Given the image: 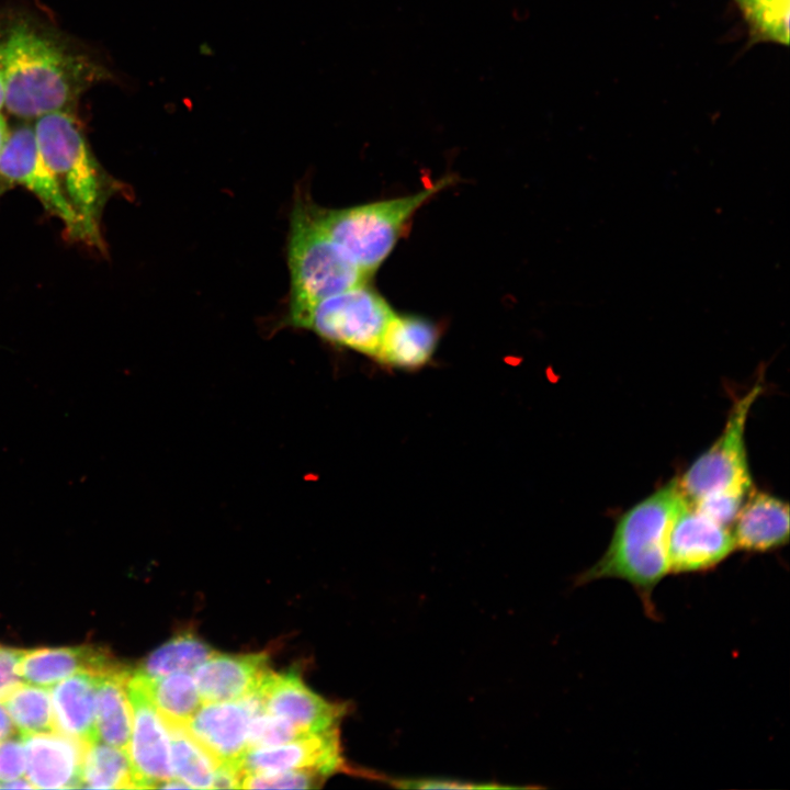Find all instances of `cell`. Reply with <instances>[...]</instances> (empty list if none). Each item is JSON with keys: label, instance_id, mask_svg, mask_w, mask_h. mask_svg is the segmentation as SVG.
Returning <instances> with one entry per match:
<instances>
[{"label": "cell", "instance_id": "cell-1", "mask_svg": "<svg viewBox=\"0 0 790 790\" xmlns=\"http://www.w3.org/2000/svg\"><path fill=\"white\" fill-rule=\"evenodd\" d=\"M93 69L54 35L24 18L0 25V72L5 108L22 119L67 111Z\"/></svg>", "mask_w": 790, "mask_h": 790}, {"label": "cell", "instance_id": "cell-2", "mask_svg": "<svg viewBox=\"0 0 790 790\" xmlns=\"http://www.w3.org/2000/svg\"><path fill=\"white\" fill-rule=\"evenodd\" d=\"M686 498L678 478L636 503L617 520L603 555L576 578L584 585L602 578L628 582L642 600L645 613L657 619L654 588L669 573L667 538L674 517Z\"/></svg>", "mask_w": 790, "mask_h": 790}, {"label": "cell", "instance_id": "cell-3", "mask_svg": "<svg viewBox=\"0 0 790 790\" xmlns=\"http://www.w3.org/2000/svg\"><path fill=\"white\" fill-rule=\"evenodd\" d=\"M317 206L307 193L298 192L290 214V292L283 324L294 328L318 302L365 283L369 276L326 234Z\"/></svg>", "mask_w": 790, "mask_h": 790}, {"label": "cell", "instance_id": "cell-4", "mask_svg": "<svg viewBox=\"0 0 790 790\" xmlns=\"http://www.w3.org/2000/svg\"><path fill=\"white\" fill-rule=\"evenodd\" d=\"M761 391L757 383L736 400L720 437L677 477L687 501L724 526L734 521L752 492L745 426Z\"/></svg>", "mask_w": 790, "mask_h": 790}, {"label": "cell", "instance_id": "cell-5", "mask_svg": "<svg viewBox=\"0 0 790 790\" xmlns=\"http://www.w3.org/2000/svg\"><path fill=\"white\" fill-rule=\"evenodd\" d=\"M34 134L44 162L81 219L86 242L103 249L101 214L117 184L99 166L67 111L37 117Z\"/></svg>", "mask_w": 790, "mask_h": 790}, {"label": "cell", "instance_id": "cell-6", "mask_svg": "<svg viewBox=\"0 0 790 790\" xmlns=\"http://www.w3.org/2000/svg\"><path fill=\"white\" fill-rule=\"evenodd\" d=\"M449 183L445 178L415 194L346 208L317 206L318 219L340 250L370 275L388 257L413 214Z\"/></svg>", "mask_w": 790, "mask_h": 790}, {"label": "cell", "instance_id": "cell-7", "mask_svg": "<svg viewBox=\"0 0 790 790\" xmlns=\"http://www.w3.org/2000/svg\"><path fill=\"white\" fill-rule=\"evenodd\" d=\"M394 315L387 302L362 283L318 302L295 328L373 358Z\"/></svg>", "mask_w": 790, "mask_h": 790}, {"label": "cell", "instance_id": "cell-8", "mask_svg": "<svg viewBox=\"0 0 790 790\" xmlns=\"http://www.w3.org/2000/svg\"><path fill=\"white\" fill-rule=\"evenodd\" d=\"M126 691L132 709L127 755L136 788H160L174 777L168 729L153 702L144 675L132 670Z\"/></svg>", "mask_w": 790, "mask_h": 790}, {"label": "cell", "instance_id": "cell-9", "mask_svg": "<svg viewBox=\"0 0 790 790\" xmlns=\"http://www.w3.org/2000/svg\"><path fill=\"white\" fill-rule=\"evenodd\" d=\"M0 176L27 188L46 211L63 222L70 238L86 242L81 219L44 162L34 128L23 125L9 133L0 153Z\"/></svg>", "mask_w": 790, "mask_h": 790}, {"label": "cell", "instance_id": "cell-10", "mask_svg": "<svg viewBox=\"0 0 790 790\" xmlns=\"http://www.w3.org/2000/svg\"><path fill=\"white\" fill-rule=\"evenodd\" d=\"M255 692L235 701L205 702L183 726L218 765L240 769L249 751L248 732L251 718L263 712Z\"/></svg>", "mask_w": 790, "mask_h": 790}, {"label": "cell", "instance_id": "cell-11", "mask_svg": "<svg viewBox=\"0 0 790 790\" xmlns=\"http://www.w3.org/2000/svg\"><path fill=\"white\" fill-rule=\"evenodd\" d=\"M735 542L726 526L710 518L687 499L674 517L667 538L669 572L701 573L723 562Z\"/></svg>", "mask_w": 790, "mask_h": 790}, {"label": "cell", "instance_id": "cell-12", "mask_svg": "<svg viewBox=\"0 0 790 790\" xmlns=\"http://www.w3.org/2000/svg\"><path fill=\"white\" fill-rule=\"evenodd\" d=\"M256 693L266 712L285 719L305 734L338 727L345 706L326 701L293 673L269 670Z\"/></svg>", "mask_w": 790, "mask_h": 790}, {"label": "cell", "instance_id": "cell-13", "mask_svg": "<svg viewBox=\"0 0 790 790\" xmlns=\"http://www.w3.org/2000/svg\"><path fill=\"white\" fill-rule=\"evenodd\" d=\"M21 736L25 751L26 777L33 788L82 787L87 743L57 731Z\"/></svg>", "mask_w": 790, "mask_h": 790}, {"label": "cell", "instance_id": "cell-14", "mask_svg": "<svg viewBox=\"0 0 790 790\" xmlns=\"http://www.w3.org/2000/svg\"><path fill=\"white\" fill-rule=\"evenodd\" d=\"M338 727L269 747L249 749L240 770L272 772L292 769L316 770L328 776L342 767Z\"/></svg>", "mask_w": 790, "mask_h": 790}, {"label": "cell", "instance_id": "cell-15", "mask_svg": "<svg viewBox=\"0 0 790 790\" xmlns=\"http://www.w3.org/2000/svg\"><path fill=\"white\" fill-rule=\"evenodd\" d=\"M269 670L263 653L233 655L215 651L193 677L203 703L235 701L255 693Z\"/></svg>", "mask_w": 790, "mask_h": 790}, {"label": "cell", "instance_id": "cell-16", "mask_svg": "<svg viewBox=\"0 0 790 790\" xmlns=\"http://www.w3.org/2000/svg\"><path fill=\"white\" fill-rule=\"evenodd\" d=\"M121 664L109 651L93 645L22 651L18 674L26 682L50 687L77 673L103 674Z\"/></svg>", "mask_w": 790, "mask_h": 790}, {"label": "cell", "instance_id": "cell-17", "mask_svg": "<svg viewBox=\"0 0 790 790\" xmlns=\"http://www.w3.org/2000/svg\"><path fill=\"white\" fill-rule=\"evenodd\" d=\"M734 521L735 548L746 552H768L789 541V505L770 493H749Z\"/></svg>", "mask_w": 790, "mask_h": 790}, {"label": "cell", "instance_id": "cell-18", "mask_svg": "<svg viewBox=\"0 0 790 790\" xmlns=\"http://www.w3.org/2000/svg\"><path fill=\"white\" fill-rule=\"evenodd\" d=\"M97 676L77 673L54 685L50 698L55 731L87 744L98 741Z\"/></svg>", "mask_w": 790, "mask_h": 790}, {"label": "cell", "instance_id": "cell-19", "mask_svg": "<svg viewBox=\"0 0 790 790\" xmlns=\"http://www.w3.org/2000/svg\"><path fill=\"white\" fill-rule=\"evenodd\" d=\"M438 339L439 331L430 321L395 314L373 358L396 369H418L430 360Z\"/></svg>", "mask_w": 790, "mask_h": 790}, {"label": "cell", "instance_id": "cell-20", "mask_svg": "<svg viewBox=\"0 0 790 790\" xmlns=\"http://www.w3.org/2000/svg\"><path fill=\"white\" fill-rule=\"evenodd\" d=\"M132 669L122 664L97 676L95 726L98 741L127 752L132 709L126 682Z\"/></svg>", "mask_w": 790, "mask_h": 790}, {"label": "cell", "instance_id": "cell-21", "mask_svg": "<svg viewBox=\"0 0 790 790\" xmlns=\"http://www.w3.org/2000/svg\"><path fill=\"white\" fill-rule=\"evenodd\" d=\"M146 679L153 702L167 726H184L203 704L192 673L176 672Z\"/></svg>", "mask_w": 790, "mask_h": 790}, {"label": "cell", "instance_id": "cell-22", "mask_svg": "<svg viewBox=\"0 0 790 790\" xmlns=\"http://www.w3.org/2000/svg\"><path fill=\"white\" fill-rule=\"evenodd\" d=\"M214 652L193 632H181L151 652L135 670L149 678L193 673Z\"/></svg>", "mask_w": 790, "mask_h": 790}, {"label": "cell", "instance_id": "cell-23", "mask_svg": "<svg viewBox=\"0 0 790 790\" xmlns=\"http://www.w3.org/2000/svg\"><path fill=\"white\" fill-rule=\"evenodd\" d=\"M82 787L95 789H135L127 752L101 741L86 747Z\"/></svg>", "mask_w": 790, "mask_h": 790}, {"label": "cell", "instance_id": "cell-24", "mask_svg": "<svg viewBox=\"0 0 790 790\" xmlns=\"http://www.w3.org/2000/svg\"><path fill=\"white\" fill-rule=\"evenodd\" d=\"M167 726V725H166ZM173 775L189 788H212L217 764L183 726H167Z\"/></svg>", "mask_w": 790, "mask_h": 790}, {"label": "cell", "instance_id": "cell-25", "mask_svg": "<svg viewBox=\"0 0 790 790\" xmlns=\"http://www.w3.org/2000/svg\"><path fill=\"white\" fill-rule=\"evenodd\" d=\"M0 702L21 735L55 731L52 698L44 687L20 682Z\"/></svg>", "mask_w": 790, "mask_h": 790}, {"label": "cell", "instance_id": "cell-26", "mask_svg": "<svg viewBox=\"0 0 790 790\" xmlns=\"http://www.w3.org/2000/svg\"><path fill=\"white\" fill-rule=\"evenodd\" d=\"M755 40L789 43V0H735Z\"/></svg>", "mask_w": 790, "mask_h": 790}, {"label": "cell", "instance_id": "cell-27", "mask_svg": "<svg viewBox=\"0 0 790 790\" xmlns=\"http://www.w3.org/2000/svg\"><path fill=\"white\" fill-rule=\"evenodd\" d=\"M326 776L311 769L242 774L240 788L246 789H312L320 787Z\"/></svg>", "mask_w": 790, "mask_h": 790}, {"label": "cell", "instance_id": "cell-28", "mask_svg": "<svg viewBox=\"0 0 790 790\" xmlns=\"http://www.w3.org/2000/svg\"><path fill=\"white\" fill-rule=\"evenodd\" d=\"M311 735L301 732L292 723L266 711L255 714L249 723V749L281 745Z\"/></svg>", "mask_w": 790, "mask_h": 790}, {"label": "cell", "instance_id": "cell-29", "mask_svg": "<svg viewBox=\"0 0 790 790\" xmlns=\"http://www.w3.org/2000/svg\"><path fill=\"white\" fill-rule=\"evenodd\" d=\"M25 765L22 740L9 737L0 742V788L7 781L23 777Z\"/></svg>", "mask_w": 790, "mask_h": 790}, {"label": "cell", "instance_id": "cell-30", "mask_svg": "<svg viewBox=\"0 0 790 790\" xmlns=\"http://www.w3.org/2000/svg\"><path fill=\"white\" fill-rule=\"evenodd\" d=\"M393 785L404 789H511L517 787L494 783H475L473 781L451 778H410L395 779Z\"/></svg>", "mask_w": 790, "mask_h": 790}, {"label": "cell", "instance_id": "cell-31", "mask_svg": "<svg viewBox=\"0 0 790 790\" xmlns=\"http://www.w3.org/2000/svg\"><path fill=\"white\" fill-rule=\"evenodd\" d=\"M22 651L0 645V700L18 684V664Z\"/></svg>", "mask_w": 790, "mask_h": 790}, {"label": "cell", "instance_id": "cell-32", "mask_svg": "<svg viewBox=\"0 0 790 790\" xmlns=\"http://www.w3.org/2000/svg\"><path fill=\"white\" fill-rule=\"evenodd\" d=\"M242 772L239 768L229 765H218L215 768L212 789L240 788Z\"/></svg>", "mask_w": 790, "mask_h": 790}, {"label": "cell", "instance_id": "cell-33", "mask_svg": "<svg viewBox=\"0 0 790 790\" xmlns=\"http://www.w3.org/2000/svg\"><path fill=\"white\" fill-rule=\"evenodd\" d=\"M15 729L8 711L0 702V742L12 737L15 734Z\"/></svg>", "mask_w": 790, "mask_h": 790}, {"label": "cell", "instance_id": "cell-34", "mask_svg": "<svg viewBox=\"0 0 790 790\" xmlns=\"http://www.w3.org/2000/svg\"><path fill=\"white\" fill-rule=\"evenodd\" d=\"M1 788H24V789H32L33 786L27 779H24L23 777L7 781L1 785Z\"/></svg>", "mask_w": 790, "mask_h": 790}, {"label": "cell", "instance_id": "cell-35", "mask_svg": "<svg viewBox=\"0 0 790 790\" xmlns=\"http://www.w3.org/2000/svg\"><path fill=\"white\" fill-rule=\"evenodd\" d=\"M8 126L4 117L0 114V153L9 136Z\"/></svg>", "mask_w": 790, "mask_h": 790}, {"label": "cell", "instance_id": "cell-36", "mask_svg": "<svg viewBox=\"0 0 790 790\" xmlns=\"http://www.w3.org/2000/svg\"><path fill=\"white\" fill-rule=\"evenodd\" d=\"M5 103V87L4 81L0 72V110L4 106Z\"/></svg>", "mask_w": 790, "mask_h": 790}]
</instances>
